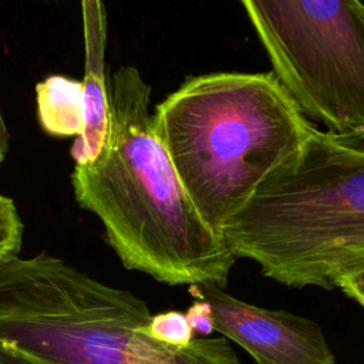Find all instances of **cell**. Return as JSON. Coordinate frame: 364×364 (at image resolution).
<instances>
[{
	"label": "cell",
	"instance_id": "cell-3",
	"mask_svg": "<svg viewBox=\"0 0 364 364\" xmlns=\"http://www.w3.org/2000/svg\"><path fill=\"white\" fill-rule=\"evenodd\" d=\"M151 127L188 198L220 235L314 124L273 73H210L159 102Z\"/></svg>",
	"mask_w": 364,
	"mask_h": 364
},
{
	"label": "cell",
	"instance_id": "cell-13",
	"mask_svg": "<svg viewBox=\"0 0 364 364\" xmlns=\"http://www.w3.org/2000/svg\"><path fill=\"white\" fill-rule=\"evenodd\" d=\"M4 156H6V154H3V152L0 151V162L4 159Z\"/></svg>",
	"mask_w": 364,
	"mask_h": 364
},
{
	"label": "cell",
	"instance_id": "cell-8",
	"mask_svg": "<svg viewBox=\"0 0 364 364\" xmlns=\"http://www.w3.org/2000/svg\"><path fill=\"white\" fill-rule=\"evenodd\" d=\"M84 84L85 125L71 146V156L75 164H85L95 158L101 149L108 128L107 88L94 74H87Z\"/></svg>",
	"mask_w": 364,
	"mask_h": 364
},
{
	"label": "cell",
	"instance_id": "cell-1",
	"mask_svg": "<svg viewBox=\"0 0 364 364\" xmlns=\"http://www.w3.org/2000/svg\"><path fill=\"white\" fill-rule=\"evenodd\" d=\"M151 91L136 67L114 71L105 141L95 158L75 164V200L100 219L124 267L171 286L223 289L236 257L199 215L156 138Z\"/></svg>",
	"mask_w": 364,
	"mask_h": 364
},
{
	"label": "cell",
	"instance_id": "cell-9",
	"mask_svg": "<svg viewBox=\"0 0 364 364\" xmlns=\"http://www.w3.org/2000/svg\"><path fill=\"white\" fill-rule=\"evenodd\" d=\"M145 333L168 346H188L195 338L185 313L178 310L151 316Z\"/></svg>",
	"mask_w": 364,
	"mask_h": 364
},
{
	"label": "cell",
	"instance_id": "cell-2",
	"mask_svg": "<svg viewBox=\"0 0 364 364\" xmlns=\"http://www.w3.org/2000/svg\"><path fill=\"white\" fill-rule=\"evenodd\" d=\"M230 253L289 287L364 306V128L310 129L220 232Z\"/></svg>",
	"mask_w": 364,
	"mask_h": 364
},
{
	"label": "cell",
	"instance_id": "cell-12",
	"mask_svg": "<svg viewBox=\"0 0 364 364\" xmlns=\"http://www.w3.org/2000/svg\"><path fill=\"white\" fill-rule=\"evenodd\" d=\"M0 151L3 154H7V151H9V132H7V128L3 121L1 114H0Z\"/></svg>",
	"mask_w": 364,
	"mask_h": 364
},
{
	"label": "cell",
	"instance_id": "cell-6",
	"mask_svg": "<svg viewBox=\"0 0 364 364\" xmlns=\"http://www.w3.org/2000/svg\"><path fill=\"white\" fill-rule=\"evenodd\" d=\"M188 291L210 306L215 330L257 364H336L320 324L307 317L246 303L213 283L189 284Z\"/></svg>",
	"mask_w": 364,
	"mask_h": 364
},
{
	"label": "cell",
	"instance_id": "cell-5",
	"mask_svg": "<svg viewBox=\"0 0 364 364\" xmlns=\"http://www.w3.org/2000/svg\"><path fill=\"white\" fill-rule=\"evenodd\" d=\"M301 112L330 131L364 128L360 0H239Z\"/></svg>",
	"mask_w": 364,
	"mask_h": 364
},
{
	"label": "cell",
	"instance_id": "cell-7",
	"mask_svg": "<svg viewBox=\"0 0 364 364\" xmlns=\"http://www.w3.org/2000/svg\"><path fill=\"white\" fill-rule=\"evenodd\" d=\"M37 115L43 131L51 136H78L85 125L84 84L53 74L36 85Z\"/></svg>",
	"mask_w": 364,
	"mask_h": 364
},
{
	"label": "cell",
	"instance_id": "cell-11",
	"mask_svg": "<svg viewBox=\"0 0 364 364\" xmlns=\"http://www.w3.org/2000/svg\"><path fill=\"white\" fill-rule=\"evenodd\" d=\"M185 316L188 318V323L191 326V330L195 338L206 337L212 334V331H215L212 310L205 300L195 299V301L189 306Z\"/></svg>",
	"mask_w": 364,
	"mask_h": 364
},
{
	"label": "cell",
	"instance_id": "cell-4",
	"mask_svg": "<svg viewBox=\"0 0 364 364\" xmlns=\"http://www.w3.org/2000/svg\"><path fill=\"white\" fill-rule=\"evenodd\" d=\"M148 304L41 252L0 263V364H242L225 337L168 346Z\"/></svg>",
	"mask_w": 364,
	"mask_h": 364
},
{
	"label": "cell",
	"instance_id": "cell-10",
	"mask_svg": "<svg viewBox=\"0 0 364 364\" xmlns=\"http://www.w3.org/2000/svg\"><path fill=\"white\" fill-rule=\"evenodd\" d=\"M23 240V222L11 198L0 193V263L16 257Z\"/></svg>",
	"mask_w": 364,
	"mask_h": 364
}]
</instances>
